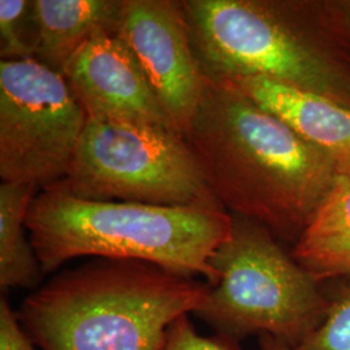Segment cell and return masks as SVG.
<instances>
[{
    "mask_svg": "<svg viewBox=\"0 0 350 350\" xmlns=\"http://www.w3.org/2000/svg\"><path fill=\"white\" fill-rule=\"evenodd\" d=\"M185 139L227 212L293 245L340 175L327 154L222 79H209Z\"/></svg>",
    "mask_w": 350,
    "mask_h": 350,
    "instance_id": "6da1fadb",
    "label": "cell"
},
{
    "mask_svg": "<svg viewBox=\"0 0 350 350\" xmlns=\"http://www.w3.org/2000/svg\"><path fill=\"white\" fill-rule=\"evenodd\" d=\"M214 79L262 77L350 108V24L338 0H183Z\"/></svg>",
    "mask_w": 350,
    "mask_h": 350,
    "instance_id": "7a4b0ae2",
    "label": "cell"
},
{
    "mask_svg": "<svg viewBox=\"0 0 350 350\" xmlns=\"http://www.w3.org/2000/svg\"><path fill=\"white\" fill-rule=\"evenodd\" d=\"M208 293L206 282L153 263L95 258L37 288L17 314L40 350H159Z\"/></svg>",
    "mask_w": 350,
    "mask_h": 350,
    "instance_id": "3957f363",
    "label": "cell"
},
{
    "mask_svg": "<svg viewBox=\"0 0 350 350\" xmlns=\"http://www.w3.org/2000/svg\"><path fill=\"white\" fill-rule=\"evenodd\" d=\"M26 230L43 274L79 257L143 261L182 275H218L213 254L230 237L232 215L219 202L183 206L79 199L59 185L37 193Z\"/></svg>",
    "mask_w": 350,
    "mask_h": 350,
    "instance_id": "277c9868",
    "label": "cell"
},
{
    "mask_svg": "<svg viewBox=\"0 0 350 350\" xmlns=\"http://www.w3.org/2000/svg\"><path fill=\"white\" fill-rule=\"evenodd\" d=\"M231 215V234L211 260L218 280L195 315L218 336L266 335L293 349L321 325L328 297L266 227Z\"/></svg>",
    "mask_w": 350,
    "mask_h": 350,
    "instance_id": "5b68a950",
    "label": "cell"
},
{
    "mask_svg": "<svg viewBox=\"0 0 350 350\" xmlns=\"http://www.w3.org/2000/svg\"><path fill=\"white\" fill-rule=\"evenodd\" d=\"M56 185L85 200L218 202L185 137L156 126L88 120L69 172Z\"/></svg>",
    "mask_w": 350,
    "mask_h": 350,
    "instance_id": "8992f818",
    "label": "cell"
},
{
    "mask_svg": "<svg viewBox=\"0 0 350 350\" xmlns=\"http://www.w3.org/2000/svg\"><path fill=\"white\" fill-rule=\"evenodd\" d=\"M88 116L62 73L37 60L0 62V176L39 191L62 182Z\"/></svg>",
    "mask_w": 350,
    "mask_h": 350,
    "instance_id": "52a82bcc",
    "label": "cell"
},
{
    "mask_svg": "<svg viewBox=\"0 0 350 350\" xmlns=\"http://www.w3.org/2000/svg\"><path fill=\"white\" fill-rule=\"evenodd\" d=\"M114 33L138 62L176 130L186 137L211 78L192 47L182 1L120 0Z\"/></svg>",
    "mask_w": 350,
    "mask_h": 350,
    "instance_id": "ba28073f",
    "label": "cell"
},
{
    "mask_svg": "<svg viewBox=\"0 0 350 350\" xmlns=\"http://www.w3.org/2000/svg\"><path fill=\"white\" fill-rule=\"evenodd\" d=\"M62 75L88 120L156 126L180 134L114 29L98 30Z\"/></svg>",
    "mask_w": 350,
    "mask_h": 350,
    "instance_id": "9c48e42d",
    "label": "cell"
},
{
    "mask_svg": "<svg viewBox=\"0 0 350 350\" xmlns=\"http://www.w3.org/2000/svg\"><path fill=\"white\" fill-rule=\"evenodd\" d=\"M226 82L327 154L336 163L340 175L349 173L350 108L322 95L262 77Z\"/></svg>",
    "mask_w": 350,
    "mask_h": 350,
    "instance_id": "30bf717a",
    "label": "cell"
},
{
    "mask_svg": "<svg viewBox=\"0 0 350 350\" xmlns=\"http://www.w3.org/2000/svg\"><path fill=\"white\" fill-rule=\"evenodd\" d=\"M118 0H34L30 18L36 60L62 73L65 64L100 29H114Z\"/></svg>",
    "mask_w": 350,
    "mask_h": 350,
    "instance_id": "8fae6325",
    "label": "cell"
},
{
    "mask_svg": "<svg viewBox=\"0 0 350 350\" xmlns=\"http://www.w3.org/2000/svg\"><path fill=\"white\" fill-rule=\"evenodd\" d=\"M291 253L321 283L350 280V172L338 175Z\"/></svg>",
    "mask_w": 350,
    "mask_h": 350,
    "instance_id": "7c38bea8",
    "label": "cell"
},
{
    "mask_svg": "<svg viewBox=\"0 0 350 350\" xmlns=\"http://www.w3.org/2000/svg\"><path fill=\"white\" fill-rule=\"evenodd\" d=\"M39 189L34 186L0 185V286L34 288L43 274L37 253L26 235V215Z\"/></svg>",
    "mask_w": 350,
    "mask_h": 350,
    "instance_id": "4fadbf2b",
    "label": "cell"
},
{
    "mask_svg": "<svg viewBox=\"0 0 350 350\" xmlns=\"http://www.w3.org/2000/svg\"><path fill=\"white\" fill-rule=\"evenodd\" d=\"M327 297L323 321L293 350H350V280Z\"/></svg>",
    "mask_w": 350,
    "mask_h": 350,
    "instance_id": "5bb4252c",
    "label": "cell"
},
{
    "mask_svg": "<svg viewBox=\"0 0 350 350\" xmlns=\"http://www.w3.org/2000/svg\"><path fill=\"white\" fill-rule=\"evenodd\" d=\"M31 1L0 0L1 60H36Z\"/></svg>",
    "mask_w": 350,
    "mask_h": 350,
    "instance_id": "9a60e30c",
    "label": "cell"
},
{
    "mask_svg": "<svg viewBox=\"0 0 350 350\" xmlns=\"http://www.w3.org/2000/svg\"><path fill=\"white\" fill-rule=\"evenodd\" d=\"M159 350H239L237 341L215 336H201L192 325L189 315L175 321L165 334Z\"/></svg>",
    "mask_w": 350,
    "mask_h": 350,
    "instance_id": "2e32d148",
    "label": "cell"
},
{
    "mask_svg": "<svg viewBox=\"0 0 350 350\" xmlns=\"http://www.w3.org/2000/svg\"><path fill=\"white\" fill-rule=\"evenodd\" d=\"M0 350H36L5 297L0 300Z\"/></svg>",
    "mask_w": 350,
    "mask_h": 350,
    "instance_id": "e0dca14e",
    "label": "cell"
},
{
    "mask_svg": "<svg viewBox=\"0 0 350 350\" xmlns=\"http://www.w3.org/2000/svg\"><path fill=\"white\" fill-rule=\"evenodd\" d=\"M260 347L261 350H293L286 342L273 338V336H260Z\"/></svg>",
    "mask_w": 350,
    "mask_h": 350,
    "instance_id": "ac0fdd59",
    "label": "cell"
},
{
    "mask_svg": "<svg viewBox=\"0 0 350 350\" xmlns=\"http://www.w3.org/2000/svg\"><path fill=\"white\" fill-rule=\"evenodd\" d=\"M338 5L342 10V12L350 24V0H338Z\"/></svg>",
    "mask_w": 350,
    "mask_h": 350,
    "instance_id": "d6986e66",
    "label": "cell"
}]
</instances>
